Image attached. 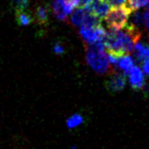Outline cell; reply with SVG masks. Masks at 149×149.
<instances>
[{
    "label": "cell",
    "instance_id": "ffe728a7",
    "mask_svg": "<svg viewBox=\"0 0 149 149\" xmlns=\"http://www.w3.org/2000/svg\"><path fill=\"white\" fill-rule=\"evenodd\" d=\"M92 0H77V8H88Z\"/></svg>",
    "mask_w": 149,
    "mask_h": 149
},
{
    "label": "cell",
    "instance_id": "7c38bea8",
    "mask_svg": "<svg viewBox=\"0 0 149 149\" xmlns=\"http://www.w3.org/2000/svg\"><path fill=\"white\" fill-rule=\"evenodd\" d=\"M88 10V8H77L75 10L72 11L71 18H70L72 24L76 26H81L84 22V19Z\"/></svg>",
    "mask_w": 149,
    "mask_h": 149
},
{
    "label": "cell",
    "instance_id": "52a82bcc",
    "mask_svg": "<svg viewBox=\"0 0 149 149\" xmlns=\"http://www.w3.org/2000/svg\"><path fill=\"white\" fill-rule=\"evenodd\" d=\"M75 8L71 3H62L59 0H55L52 5V11L59 20H66L68 15L71 13Z\"/></svg>",
    "mask_w": 149,
    "mask_h": 149
},
{
    "label": "cell",
    "instance_id": "8fae6325",
    "mask_svg": "<svg viewBox=\"0 0 149 149\" xmlns=\"http://www.w3.org/2000/svg\"><path fill=\"white\" fill-rule=\"evenodd\" d=\"M15 19L19 26H29L34 21V16L31 14L30 11L21 10L15 13Z\"/></svg>",
    "mask_w": 149,
    "mask_h": 149
},
{
    "label": "cell",
    "instance_id": "9c48e42d",
    "mask_svg": "<svg viewBox=\"0 0 149 149\" xmlns=\"http://www.w3.org/2000/svg\"><path fill=\"white\" fill-rule=\"evenodd\" d=\"M34 20L40 25H47L49 23V9L48 6L40 5L38 6L34 11Z\"/></svg>",
    "mask_w": 149,
    "mask_h": 149
},
{
    "label": "cell",
    "instance_id": "4fadbf2b",
    "mask_svg": "<svg viewBox=\"0 0 149 149\" xmlns=\"http://www.w3.org/2000/svg\"><path fill=\"white\" fill-rule=\"evenodd\" d=\"M133 51H134L136 58L139 61L143 62L144 61H148V47L143 45L142 42H137L134 45Z\"/></svg>",
    "mask_w": 149,
    "mask_h": 149
},
{
    "label": "cell",
    "instance_id": "8992f818",
    "mask_svg": "<svg viewBox=\"0 0 149 149\" xmlns=\"http://www.w3.org/2000/svg\"><path fill=\"white\" fill-rule=\"evenodd\" d=\"M126 76H128L129 83H130V86L133 90H135V91L143 90L144 86H145V77H144L143 70L139 66H133L129 70Z\"/></svg>",
    "mask_w": 149,
    "mask_h": 149
},
{
    "label": "cell",
    "instance_id": "5b68a950",
    "mask_svg": "<svg viewBox=\"0 0 149 149\" xmlns=\"http://www.w3.org/2000/svg\"><path fill=\"white\" fill-rule=\"evenodd\" d=\"M105 29L102 25L97 26H80V34L85 44H93L96 42H103V39L105 35Z\"/></svg>",
    "mask_w": 149,
    "mask_h": 149
},
{
    "label": "cell",
    "instance_id": "7402d4cb",
    "mask_svg": "<svg viewBox=\"0 0 149 149\" xmlns=\"http://www.w3.org/2000/svg\"><path fill=\"white\" fill-rule=\"evenodd\" d=\"M143 72L149 76V61H143Z\"/></svg>",
    "mask_w": 149,
    "mask_h": 149
},
{
    "label": "cell",
    "instance_id": "ba28073f",
    "mask_svg": "<svg viewBox=\"0 0 149 149\" xmlns=\"http://www.w3.org/2000/svg\"><path fill=\"white\" fill-rule=\"evenodd\" d=\"M88 9L94 15H96L98 18L103 20L107 16V14L109 11V10L111 9V7L107 3H105L104 0H92V2L90 3Z\"/></svg>",
    "mask_w": 149,
    "mask_h": 149
},
{
    "label": "cell",
    "instance_id": "603a6c76",
    "mask_svg": "<svg viewBox=\"0 0 149 149\" xmlns=\"http://www.w3.org/2000/svg\"><path fill=\"white\" fill-rule=\"evenodd\" d=\"M147 7H148V9H149V1H148V3H147Z\"/></svg>",
    "mask_w": 149,
    "mask_h": 149
},
{
    "label": "cell",
    "instance_id": "7a4b0ae2",
    "mask_svg": "<svg viewBox=\"0 0 149 149\" xmlns=\"http://www.w3.org/2000/svg\"><path fill=\"white\" fill-rule=\"evenodd\" d=\"M87 45V62L94 72L99 74H108L114 71L108 62L103 42H96Z\"/></svg>",
    "mask_w": 149,
    "mask_h": 149
},
{
    "label": "cell",
    "instance_id": "30bf717a",
    "mask_svg": "<svg viewBox=\"0 0 149 149\" xmlns=\"http://www.w3.org/2000/svg\"><path fill=\"white\" fill-rule=\"evenodd\" d=\"M134 61L133 58L129 56V55H125V56L120 57L118 58V62H117L116 67L119 68L121 71H123V73L126 76L127 73L129 72L133 66H134Z\"/></svg>",
    "mask_w": 149,
    "mask_h": 149
},
{
    "label": "cell",
    "instance_id": "2e32d148",
    "mask_svg": "<svg viewBox=\"0 0 149 149\" xmlns=\"http://www.w3.org/2000/svg\"><path fill=\"white\" fill-rule=\"evenodd\" d=\"M149 0H128L129 3V8L132 10H136L140 9V8H143L145 5H147Z\"/></svg>",
    "mask_w": 149,
    "mask_h": 149
},
{
    "label": "cell",
    "instance_id": "3957f363",
    "mask_svg": "<svg viewBox=\"0 0 149 149\" xmlns=\"http://www.w3.org/2000/svg\"><path fill=\"white\" fill-rule=\"evenodd\" d=\"M131 13L132 10L126 5L112 7V9L109 10L107 16L105 17L108 29L115 30L123 29L126 25Z\"/></svg>",
    "mask_w": 149,
    "mask_h": 149
},
{
    "label": "cell",
    "instance_id": "e0dca14e",
    "mask_svg": "<svg viewBox=\"0 0 149 149\" xmlns=\"http://www.w3.org/2000/svg\"><path fill=\"white\" fill-rule=\"evenodd\" d=\"M131 24L135 25L136 26H142L143 25V13H139V11H137V13H135L134 14H133Z\"/></svg>",
    "mask_w": 149,
    "mask_h": 149
},
{
    "label": "cell",
    "instance_id": "44dd1931",
    "mask_svg": "<svg viewBox=\"0 0 149 149\" xmlns=\"http://www.w3.org/2000/svg\"><path fill=\"white\" fill-rule=\"evenodd\" d=\"M53 51H54V53L57 54V55H62V54H64L65 49H64V47H63L62 45L55 44L53 46Z\"/></svg>",
    "mask_w": 149,
    "mask_h": 149
},
{
    "label": "cell",
    "instance_id": "ac0fdd59",
    "mask_svg": "<svg viewBox=\"0 0 149 149\" xmlns=\"http://www.w3.org/2000/svg\"><path fill=\"white\" fill-rule=\"evenodd\" d=\"M105 3H107L110 7H120L126 5L128 0H104Z\"/></svg>",
    "mask_w": 149,
    "mask_h": 149
},
{
    "label": "cell",
    "instance_id": "5bb4252c",
    "mask_svg": "<svg viewBox=\"0 0 149 149\" xmlns=\"http://www.w3.org/2000/svg\"><path fill=\"white\" fill-rule=\"evenodd\" d=\"M29 6V0H11V7L15 13L25 10Z\"/></svg>",
    "mask_w": 149,
    "mask_h": 149
},
{
    "label": "cell",
    "instance_id": "6da1fadb",
    "mask_svg": "<svg viewBox=\"0 0 149 149\" xmlns=\"http://www.w3.org/2000/svg\"><path fill=\"white\" fill-rule=\"evenodd\" d=\"M141 38V31L135 25H125L121 29H109L105 32L103 44L107 54L115 57L129 55Z\"/></svg>",
    "mask_w": 149,
    "mask_h": 149
},
{
    "label": "cell",
    "instance_id": "d6986e66",
    "mask_svg": "<svg viewBox=\"0 0 149 149\" xmlns=\"http://www.w3.org/2000/svg\"><path fill=\"white\" fill-rule=\"evenodd\" d=\"M143 25L149 30V11H144L143 13Z\"/></svg>",
    "mask_w": 149,
    "mask_h": 149
},
{
    "label": "cell",
    "instance_id": "9a60e30c",
    "mask_svg": "<svg viewBox=\"0 0 149 149\" xmlns=\"http://www.w3.org/2000/svg\"><path fill=\"white\" fill-rule=\"evenodd\" d=\"M83 117L80 114H73L69 117V118L66 120V127H68L69 129L71 128H75L78 125H80L82 123H83Z\"/></svg>",
    "mask_w": 149,
    "mask_h": 149
},
{
    "label": "cell",
    "instance_id": "277c9868",
    "mask_svg": "<svg viewBox=\"0 0 149 149\" xmlns=\"http://www.w3.org/2000/svg\"><path fill=\"white\" fill-rule=\"evenodd\" d=\"M108 78L105 81V87L110 93H117L123 91L126 83V76L115 70L108 74Z\"/></svg>",
    "mask_w": 149,
    "mask_h": 149
}]
</instances>
